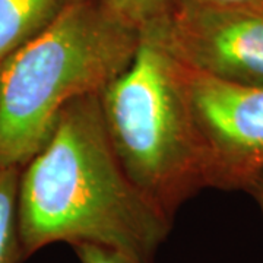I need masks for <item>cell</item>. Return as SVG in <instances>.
<instances>
[{"label":"cell","mask_w":263,"mask_h":263,"mask_svg":"<svg viewBox=\"0 0 263 263\" xmlns=\"http://www.w3.org/2000/svg\"><path fill=\"white\" fill-rule=\"evenodd\" d=\"M170 218L126 174L105 130L100 94L63 108L46 145L21 170L24 260L54 243H91L152 263Z\"/></svg>","instance_id":"6da1fadb"},{"label":"cell","mask_w":263,"mask_h":263,"mask_svg":"<svg viewBox=\"0 0 263 263\" xmlns=\"http://www.w3.org/2000/svg\"><path fill=\"white\" fill-rule=\"evenodd\" d=\"M139 31L107 0H70L47 28L0 63V168H24L66 105L100 94L130 65Z\"/></svg>","instance_id":"7a4b0ae2"},{"label":"cell","mask_w":263,"mask_h":263,"mask_svg":"<svg viewBox=\"0 0 263 263\" xmlns=\"http://www.w3.org/2000/svg\"><path fill=\"white\" fill-rule=\"evenodd\" d=\"M100 104L126 174L170 218L206 187L176 60L152 29L139 32L133 60L100 92Z\"/></svg>","instance_id":"3957f363"},{"label":"cell","mask_w":263,"mask_h":263,"mask_svg":"<svg viewBox=\"0 0 263 263\" xmlns=\"http://www.w3.org/2000/svg\"><path fill=\"white\" fill-rule=\"evenodd\" d=\"M206 187L247 190L263 173V86L233 84L176 60Z\"/></svg>","instance_id":"277c9868"},{"label":"cell","mask_w":263,"mask_h":263,"mask_svg":"<svg viewBox=\"0 0 263 263\" xmlns=\"http://www.w3.org/2000/svg\"><path fill=\"white\" fill-rule=\"evenodd\" d=\"M146 28L181 65L226 82L263 86V10L174 8Z\"/></svg>","instance_id":"5b68a950"},{"label":"cell","mask_w":263,"mask_h":263,"mask_svg":"<svg viewBox=\"0 0 263 263\" xmlns=\"http://www.w3.org/2000/svg\"><path fill=\"white\" fill-rule=\"evenodd\" d=\"M70 0H0V63L41 34Z\"/></svg>","instance_id":"8992f818"},{"label":"cell","mask_w":263,"mask_h":263,"mask_svg":"<svg viewBox=\"0 0 263 263\" xmlns=\"http://www.w3.org/2000/svg\"><path fill=\"white\" fill-rule=\"evenodd\" d=\"M21 170L0 168V263L24 260L18 226V187Z\"/></svg>","instance_id":"52a82bcc"},{"label":"cell","mask_w":263,"mask_h":263,"mask_svg":"<svg viewBox=\"0 0 263 263\" xmlns=\"http://www.w3.org/2000/svg\"><path fill=\"white\" fill-rule=\"evenodd\" d=\"M113 12L141 32L164 19L171 10V0H107Z\"/></svg>","instance_id":"ba28073f"},{"label":"cell","mask_w":263,"mask_h":263,"mask_svg":"<svg viewBox=\"0 0 263 263\" xmlns=\"http://www.w3.org/2000/svg\"><path fill=\"white\" fill-rule=\"evenodd\" d=\"M72 247L81 263H149L136 256L105 246L79 243Z\"/></svg>","instance_id":"9c48e42d"},{"label":"cell","mask_w":263,"mask_h":263,"mask_svg":"<svg viewBox=\"0 0 263 263\" xmlns=\"http://www.w3.org/2000/svg\"><path fill=\"white\" fill-rule=\"evenodd\" d=\"M174 8L263 10V0H171V9Z\"/></svg>","instance_id":"30bf717a"},{"label":"cell","mask_w":263,"mask_h":263,"mask_svg":"<svg viewBox=\"0 0 263 263\" xmlns=\"http://www.w3.org/2000/svg\"><path fill=\"white\" fill-rule=\"evenodd\" d=\"M246 192H249L256 199V202H257V205H259V208H260V211H262L263 214V173L257 179L254 180Z\"/></svg>","instance_id":"8fae6325"}]
</instances>
